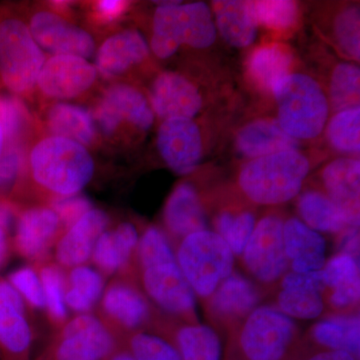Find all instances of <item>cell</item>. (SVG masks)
Segmentation results:
<instances>
[{
    "instance_id": "obj_6",
    "label": "cell",
    "mask_w": 360,
    "mask_h": 360,
    "mask_svg": "<svg viewBox=\"0 0 360 360\" xmlns=\"http://www.w3.org/2000/svg\"><path fill=\"white\" fill-rule=\"evenodd\" d=\"M101 139L116 146L149 131L155 115L148 97L127 82H110L90 108Z\"/></svg>"
},
{
    "instance_id": "obj_2",
    "label": "cell",
    "mask_w": 360,
    "mask_h": 360,
    "mask_svg": "<svg viewBox=\"0 0 360 360\" xmlns=\"http://www.w3.org/2000/svg\"><path fill=\"white\" fill-rule=\"evenodd\" d=\"M309 169L307 156L291 149L248 161L241 168L238 184L257 205H283L298 195Z\"/></svg>"
},
{
    "instance_id": "obj_53",
    "label": "cell",
    "mask_w": 360,
    "mask_h": 360,
    "mask_svg": "<svg viewBox=\"0 0 360 360\" xmlns=\"http://www.w3.org/2000/svg\"><path fill=\"white\" fill-rule=\"evenodd\" d=\"M8 229L0 225V269L6 264L9 252Z\"/></svg>"
},
{
    "instance_id": "obj_37",
    "label": "cell",
    "mask_w": 360,
    "mask_h": 360,
    "mask_svg": "<svg viewBox=\"0 0 360 360\" xmlns=\"http://www.w3.org/2000/svg\"><path fill=\"white\" fill-rule=\"evenodd\" d=\"M255 217L252 212L233 213L224 212L217 217V233L229 246L233 255H241L255 231Z\"/></svg>"
},
{
    "instance_id": "obj_3",
    "label": "cell",
    "mask_w": 360,
    "mask_h": 360,
    "mask_svg": "<svg viewBox=\"0 0 360 360\" xmlns=\"http://www.w3.org/2000/svg\"><path fill=\"white\" fill-rule=\"evenodd\" d=\"M215 39L217 27L205 2H162L156 7L149 47L158 59L172 58L182 45L207 49Z\"/></svg>"
},
{
    "instance_id": "obj_49",
    "label": "cell",
    "mask_w": 360,
    "mask_h": 360,
    "mask_svg": "<svg viewBox=\"0 0 360 360\" xmlns=\"http://www.w3.org/2000/svg\"><path fill=\"white\" fill-rule=\"evenodd\" d=\"M281 286L284 290L312 291L321 293L326 288L322 269L304 274L291 271L283 276Z\"/></svg>"
},
{
    "instance_id": "obj_31",
    "label": "cell",
    "mask_w": 360,
    "mask_h": 360,
    "mask_svg": "<svg viewBox=\"0 0 360 360\" xmlns=\"http://www.w3.org/2000/svg\"><path fill=\"white\" fill-rule=\"evenodd\" d=\"M315 342L329 350H340L357 360L360 354L359 315H338L317 322L311 329Z\"/></svg>"
},
{
    "instance_id": "obj_33",
    "label": "cell",
    "mask_w": 360,
    "mask_h": 360,
    "mask_svg": "<svg viewBox=\"0 0 360 360\" xmlns=\"http://www.w3.org/2000/svg\"><path fill=\"white\" fill-rule=\"evenodd\" d=\"M103 278L98 271L85 265L73 267L68 276L66 307L80 314H86L103 295Z\"/></svg>"
},
{
    "instance_id": "obj_32",
    "label": "cell",
    "mask_w": 360,
    "mask_h": 360,
    "mask_svg": "<svg viewBox=\"0 0 360 360\" xmlns=\"http://www.w3.org/2000/svg\"><path fill=\"white\" fill-rule=\"evenodd\" d=\"M104 312L127 329L141 326L148 319L149 307L141 293L124 283H113L103 293Z\"/></svg>"
},
{
    "instance_id": "obj_38",
    "label": "cell",
    "mask_w": 360,
    "mask_h": 360,
    "mask_svg": "<svg viewBox=\"0 0 360 360\" xmlns=\"http://www.w3.org/2000/svg\"><path fill=\"white\" fill-rule=\"evenodd\" d=\"M248 6L257 25L270 30H288L295 25L298 18L297 6L288 0L248 1Z\"/></svg>"
},
{
    "instance_id": "obj_5",
    "label": "cell",
    "mask_w": 360,
    "mask_h": 360,
    "mask_svg": "<svg viewBox=\"0 0 360 360\" xmlns=\"http://www.w3.org/2000/svg\"><path fill=\"white\" fill-rule=\"evenodd\" d=\"M279 127L296 141H311L323 131L329 116L328 99L316 80L290 73L272 89Z\"/></svg>"
},
{
    "instance_id": "obj_15",
    "label": "cell",
    "mask_w": 360,
    "mask_h": 360,
    "mask_svg": "<svg viewBox=\"0 0 360 360\" xmlns=\"http://www.w3.org/2000/svg\"><path fill=\"white\" fill-rule=\"evenodd\" d=\"M149 103L160 120H193L202 108L200 90L186 77L174 71L156 75L149 91Z\"/></svg>"
},
{
    "instance_id": "obj_36",
    "label": "cell",
    "mask_w": 360,
    "mask_h": 360,
    "mask_svg": "<svg viewBox=\"0 0 360 360\" xmlns=\"http://www.w3.org/2000/svg\"><path fill=\"white\" fill-rule=\"evenodd\" d=\"M360 108L336 112L326 129L330 146L340 153L359 155L360 150Z\"/></svg>"
},
{
    "instance_id": "obj_47",
    "label": "cell",
    "mask_w": 360,
    "mask_h": 360,
    "mask_svg": "<svg viewBox=\"0 0 360 360\" xmlns=\"http://www.w3.org/2000/svg\"><path fill=\"white\" fill-rule=\"evenodd\" d=\"M322 274L326 288L333 290L336 286L359 278V259L347 253H338L324 265Z\"/></svg>"
},
{
    "instance_id": "obj_44",
    "label": "cell",
    "mask_w": 360,
    "mask_h": 360,
    "mask_svg": "<svg viewBox=\"0 0 360 360\" xmlns=\"http://www.w3.org/2000/svg\"><path fill=\"white\" fill-rule=\"evenodd\" d=\"M27 149L6 146L0 158V194H6L18 186L26 174Z\"/></svg>"
},
{
    "instance_id": "obj_26",
    "label": "cell",
    "mask_w": 360,
    "mask_h": 360,
    "mask_svg": "<svg viewBox=\"0 0 360 360\" xmlns=\"http://www.w3.org/2000/svg\"><path fill=\"white\" fill-rule=\"evenodd\" d=\"M0 120L6 136V146L27 149L35 137L44 132L37 115L26 101L11 94H0Z\"/></svg>"
},
{
    "instance_id": "obj_51",
    "label": "cell",
    "mask_w": 360,
    "mask_h": 360,
    "mask_svg": "<svg viewBox=\"0 0 360 360\" xmlns=\"http://www.w3.org/2000/svg\"><path fill=\"white\" fill-rule=\"evenodd\" d=\"M309 360H357L352 354L340 350H326L310 357Z\"/></svg>"
},
{
    "instance_id": "obj_4",
    "label": "cell",
    "mask_w": 360,
    "mask_h": 360,
    "mask_svg": "<svg viewBox=\"0 0 360 360\" xmlns=\"http://www.w3.org/2000/svg\"><path fill=\"white\" fill-rule=\"evenodd\" d=\"M46 58L25 18L14 13L0 18V82L9 94L25 101L34 99Z\"/></svg>"
},
{
    "instance_id": "obj_21",
    "label": "cell",
    "mask_w": 360,
    "mask_h": 360,
    "mask_svg": "<svg viewBox=\"0 0 360 360\" xmlns=\"http://www.w3.org/2000/svg\"><path fill=\"white\" fill-rule=\"evenodd\" d=\"M326 196L359 226L360 163L356 158H340L331 161L322 172Z\"/></svg>"
},
{
    "instance_id": "obj_41",
    "label": "cell",
    "mask_w": 360,
    "mask_h": 360,
    "mask_svg": "<svg viewBox=\"0 0 360 360\" xmlns=\"http://www.w3.org/2000/svg\"><path fill=\"white\" fill-rule=\"evenodd\" d=\"M333 32L336 41L348 58L359 60V11L355 6L342 9L335 18Z\"/></svg>"
},
{
    "instance_id": "obj_22",
    "label": "cell",
    "mask_w": 360,
    "mask_h": 360,
    "mask_svg": "<svg viewBox=\"0 0 360 360\" xmlns=\"http://www.w3.org/2000/svg\"><path fill=\"white\" fill-rule=\"evenodd\" d=\"M283 243L292 271H319L326 265V243L321 233L291 217L283 224Z\"/></svg>"
},
{
    "instance_id": "obj_13",
    "label": "cell",
    "mask_w": 360,
    "mask_h": 360,
    "mask_svg": "<svg viewBox=\"0 0 360 360\" xmlns=\"http://www.w3.org/2000/svg\"><path fill=\"white\" fill-rule=\"evenodd\" d=\"M150 56L146 37L135 28L115 30L97 46L94 66L106 82H124L135 68L144 65Z\"/></svg>"
},
{
    "instance_id": "obj_27",
    "label": "cell",
    "mask_w": 360,
    "mask_h": 360,
    "mask_svg": "<svg viewBox=\"0 0 360 360\" xmlns=\"http://www.w3.org/2000/svg\"><path fill=\"white\" fill-rule=\"evenodd\" d=\"M139 241V232L134 225L123 222L113 231H105L99 236L92 251V259L98 269L113 274L129 262Z\"/></svg>"
},
{
    "instance_id": "obj_25",
    "label": "cell",
    "mask_w": 360,
    "mask_h": 360,
    "mask_svg": "<svg viewBox=\"0 0 360 360\" xmlns=\"http://www.w3.org/2000/svg\"><path fill=\"white\" fill-rule=\"evenodd\" d=\"M215 27L231 46L243 49L255 41L257 23L250 13L248 1L219 0L213 1Z\"/></svg>"
},
{
    "instance_id": "obj_46",
    "label": "cell",
    "mask_w": 360,
    "mask_h": 360,
    "mask_svg": "<svg viewBox=\"0 0 360 360\" xmlns=\"http://www.w3.org/2000/svg\"><path fill=\"white\" fill-rule=\"evenodd\" d=\"M129 7V2L122 0L90 2L86 7L87 20L96 28H113L116 22L122 20Z\"/></svg>"
},
{
    "instance_id": "obj_23",
    "label": "cell",
    "mask_w": 360,
    "mask_h": 360,
    "mask_svg": "<svg viewBox=\"0 0 360 360\" xmlns=\"http://www.w3.org/2000/svg\"><path fill=\"white\" fill-rule=\"evenodd\" d=\"M236 146L241 155L251 160L298 149L300 141L285 134L276 120H258L239 130Z\"/></svg>"
},
{
    "instance_id": "obj_40",
    "label": "cell",
    "mask_w": 360,
    "mask_h": 360,
    "mask_svg": "<svg viewBox=\"0 0 360 360\" xmlns=\"http://www.w3.org/2000/svg\"><path fill=\"white\" fill-rule=\"evenodd\" d=\"M279 310L295 319H314L323 312L324 302L321 292L284 290L278 295Z\"/></svg>"
},
{
    "instance_id": "obj_17",
    "label": "cell",
    "mask_w": 360,
    "mask_h": 360,
    "mask_svg": "<svg viewBox=\"0 0 360 360\" xmlns=\"http://www.w3.org/2000/svg\"><path fill=\"white\" fill-rule=\"evenodd\" d=\"M37 118L44 134L65 137L87 149L97 148L103 141L90 110L78 104H40Z\"/></svg>"
},
{
    "instance_id": "obj_39",
    "label": "cell",
    "mask_w": 360,
    "mask_h": 360,
    "mask_svg": "<svg viewBox=\"0 0 360 360\" xmlns=\"http://www.w3.org/2000/svg\"><path fill=\"white\" fill-rule=\"evenodd\" d=\"M40 281L44 290L45 307L52 319L61 321L68 314L65 304L66 281L65 274L56 265H47L40 270Z\"/></svg>"
},
{
    "instance_id": "obj_50",
    "label": "cell",
    "mask_w": 360,
    "mask_h": 360,
    "mask_svg": "<svg viewBox=\"0 0 360 360\" xmlns=\"http://www.w3.org/2000/svg\"><path fill=\"white\" fill-rule=\"evenodd\" d=\"M360 295V278L348 281L333 288L330 303L338 309H345L356 304Z\"/></svg>"
},
{
    "instance_id": "obj_20",
    "label": "cell",
    "mask_w": 360,
    "mask_h": 360,
    "mask_svg": "<svg viewBox=\"0 0 360 360\" xmlns=\"http://www.w3.org/2000/svg\"><path fill=\"white\" fill-rule=\"evenodd\" d=\"M110 217L98 208H92L68 227L56 245V257L65 267L84 265L91 257L97 239L108 229Z\"/></svg>"
},
{
    "instance_id": "obj_42",
    "label": "cell",
    "mask_w": 360,
    "mask_h": 360,
    "mask_svg": "<svg viewBox=\"0 0 360 360\" xmlns=\"http://www.w3.org/2000/svg\"><path fill=\"white\" fill-rule=\"evenodd\" d=\"M137 248L142 269L163 262H176L167 236L158 227H148L139 241Z\"/></svg>"
},
{
    "instance_id": "obj_24",
    "label": "cell",
    "mask_w": 360,
    "mask_h": 360,
    "mask_svg": "<svg viewBox=\"0 0 360 360\" xmlns=\"http://www.w3.org/2000/svg\"><path fill=\"white\" fill-rule=\"evenodd\" d=\"M163 219L168 231L179 238L205 231V210L191 184L184 182L175 187L165 205Z\"/></svg>"
},
{
    "instance_id": "obj_35",
    "label": "cell",
    "mask_w": 360,
    "mask_h": 360,
    "mask_svg": "<svg viewBox=\"0 0 360 360\" xmlns=\"http://www.w3.org/2000/svg\"><path fill=\"white\" fill-rule=\"evenodd\" d=\"M360 70L352 63H340L331 75L329 106L335 112L359 106Z\"/></svg>"
},
{
    "instance_id": "obj_12",
    "label": "cell",
    "mask_w": 360,
    "mask_h": 360,
    "mask_svg": "<svg viewBox=\"0 0 360 360\" xmlns=\"http://www.w3.org/2000/svg\"><path fill=\"white\" fill-rule=\"evenodd\" d=\"M283 224L276 215L260 219L243 251L246 269L262 283H274L290 265L284 250Z\"/></svg>"
},
{
    "instance_id": "obj_54",
    "label": "cell",
    "mask_w": 360,
    "mask_h": 360,
    "mask_svg": "<svg viewBox=\"0 0 360 360\" xmlns=\"http://www.w3.org/2000/svg\"><path fill=\"white\" fill-rule=\"evenodd\" d=\"M108 360H136L129 352H115Z\"/></svg>"
},
{
    "instance_id": "obj_52",
    "label": "cell",
    "mask_w": 360,
    "mask_h": 360,
    "mask_svg": "<svg viewBox=\"0 0 360 360\" xmlns=\"http://www.w3.org/2000/svg\"><path fill=\"white\" fill-rule=\"evenodd\" d=\"M13 219V208L6 201L0 200V225L8 229Z\"/></svg>"
},
{
    "instance_id": "obj_28",
    "label": "cell",
    "mask_w": 360,
    "mask_h": 360,
    "mask_svg": "<svg viewBox=\"0 0 360 360\" xmlns=\"http://www.w3.org/2000/svg\"><path fill=\"white\" fill-rule=\"evenodd\" d=\"M292 53L283 44H269L258 47L248 60V75L253 84L271 94L281 79L290 75Z\"/></svg>"
},
{
    "instance_id": "obj_48",
    "label": "cell",
    "mask_w": 360,
    "mask_h": 360,
    "mask_svg": "<svg viewBox=\"0 0 360 360\" xmlns=\"http://www.w3.org/2000/svg\"><path fill=\"white\" fill-rule=\"evenodd\" d=\"M51 207L58 214L61 225L68 229L82 219L85 213L92 210L94 206L86 196L75 194L65 198H54Z\"/></svg>"
},
{
    "instance_id": "obj_56",
    "label": "cell",
    "mask_w": 360,
    "mask_h": 360,
    "mask_svg": "<svg viewBox=\"0 0 360 360\" xmlns=\"http://www.w3.org/2000/svg\"><path fill=\"white\" fill-rule=\"evenodd\" d=\"M0 360H6L4 359V355H2L1 352H0Z\"/></svg>"
},
{
    "instance_id": "obj_14",
    "label": "cell",
    "mask_w": 360,
    "mask_h": 360,
    "mask_svg": "<svg viewBox=\"0 0 360 360\" xmlns=\"http://www.w3.org/2000/svg\"><path fill=\"white\" fill-rule=\"evenodd\" d=\"M156 144L165 165L176 174H191L203 153L200 127L189 118H169L158 127Z\"/></svg>"
},
{
    "instance_id": "obj_7",
    "label": "cell",
    "mask_w": 360,
    "mask_h": 360,
    "mask_svg": "<svg viewBox=\"0 0 360 360\" xmlns=\"http://www.w3.org/2000/svg\"><path fill=\"white\" fill-rule=\"evenodd\" d=\"M176 262L193 292L208 297L233 274L234 255L217 232L207 229L182 239Z\"/></svg>"
},
{
    "instance_id": "obj_29",
    "label": "cell",
    "mask_w": 360,
    "mask_h": 360,
    "mask_svg": "<svg viewBox=\"0 0 360 360\" xmlns=\"http://www.w3.org/2000/svg\"><path fill=\"white\" fill-rule=\"evenodd\" d=\"M259 302L257 288L245 277L232 274L213 292L212 309L219 316L241 319L248 316Z\"/></svg>"
},
{
    "instance_id": "obj_9",
    "label": "cell",
    "mask_w": 360,
    "mask_h": 360,
    "mask_svg": "<svg viewBox=\"0 0 360 360\" xmlns=\"http://www.w3.org/2000/svg\"><path fill=\"white\" fill-rule=\"evenodd\" d=\"M295 335L290 317L274 307H262L248 315L239 345L248 360H283Z\"/></svg>"
},
{
    "instance_id": "obj_8",
    "label": "cell",
    "mask_w": 360,
    "mask_h": 360,
    "mask_svg": "<svg viewBox=\"0 0 360 360\" xmlns=\"http://www.w3.org/2000/svg\"><path fill=\"white\" fill-rule=\"evenodd\" d=\"M98 80L96 66L87 59L51 56L40 71L35 96H39L40 104L82 99L96 89Z\"/></svg>"
},
{
    "instance_id": "obj_45",
    "label": "cell",
    "mask_w": 360,
    "mask_h": 360,
    "mask_svg": "<svg viewBox=\"0 0 360 360\" xmlns=\"http://www.w3.org/2000/svg\"><path fill=\"white\" fill-rule=\"evenodd\" d=\"M7 281L30 307L35 309L45 307L41 281L39 274L32 267L25 266L14 270L9 274Z\"/></svg>"
},
{
    "instance_id": "obj_11",
    "label": "cell",
    "mask_w": 360,
    "mask_h": 360,
    "mask_svg": "<svg viewBox=\"0 0 360 360\" xmlns=\"http://www.w3.org/2000/svg\"><path fill=\"white\" fill-rule=\"evenodd\" d=\"M115 352L110 329L94 315L84 314L63 328L47 360H108Z\"/></svg>"
},
{
    "instance_id": "obj_19",
    "label": "cell",
    "mask_w": 360,
    "mask_h": 360,
    "mask_svg": "<svg viewBox=\"0 0 360 360\" xmlns=\"http://www.w3.org/2000/svg\"><path fill=\"white\" fill-rule=\"evenodd\" d=\"M61 226L58 214L51 206L26 208L20 213L16 222V250L28 259L44 257Z\"/></svg>"
},
{
    "instance_id": "obj_1",
    "label": "cell",
    "mask_w": 360,
    "mask_h": 360,
    "mask_svg": "<svg viewBox=\"0 0 360 360\" xmlns=\"http://www.w3.org/2000/svg\"><path fill=\"white\" fill-rule=\"evenodd\" d=\"M25 168L35 186L59 198L79 194L91 181L96 162L82 144L42 132L28 146Z\"/></svg>"
},
{
    "instance_id": "obj_16",
    "label": "cell",
    "mask_w": 360,
    "mask_h": 360,
    "mask_svg": "<svg viewBox=\"0 0 360 360\" xmlns=\"http://www.w3.org/2000/svg\"><path fill=\"white\" fill-rule=\"evenodd\" d=\"M32 345L25 302L8 281L0 279V352L6 360H28Z\"/></svg>"
},
{
    "instance_id": "obj_18",
    "label": "cell",
    "mask_w": 360,
    "mask_h": 360,
    "mask_svg": "<svg viewBox=\"0 0 360 360\" xmlns=\"http://www.w3.org/2000/svg\"><path fill=\"white\" fill-rule=\"evenodd\" d=\"M142 281L148 295L161 309L176 315L193 314L195 293L177 262H163L143 269Z\"/></svg>"
},
{
    "instance_id": "obj_43",
    "label": "cell",
    "mask_w": 360,
    "mask_h": 360,
    "mask_svg": "<svg viewBox=\"0 0 360 360\" xmlns=\"http://www.w3.org/2000/svg\"><path fill=\"white\" fill-rule=\"evenodd\" d=\"M129 352L136 360H181L179 350L172 343L149 333L132 336Z\"/></svg>"
},
{
    "instance_id": "obj_10",
    "label": "cell",
    "mask_w": 360,
    "mask_h": 360,
    "mask_svg": "<svg viewBox=\"0 0 360 360\" xmlns=\"http://www.w3.org/2000/svg\"><path fill=\"white\" fill-rule=\"evenodd\" d=\"M28 28L42 51L51 56H75L94 58L97 44L89 30L77 25L46 6L32 9L28 15Z\"/></svg>"
},
{
    "instance_id": "obj_55",
    "label": "cell",
    "mask_w": 360,
    "mask_h": 360,
    "mask_svg": "<svg viewBox=\"0 0 360 360\" xmlns=\"http://www.w3.org/2000/svg\"><path fill=\"white\" fill-rule=\"evenodd\" d=\"M4 148H6V136H4V127L0 120V158L4 155Z\"/></svg>"
},
{
    "instance_id": "obj_30",
    "label": "cell",
    "mask_w": 360,
    "mask_h": 360,
    "mask_svg": "<svg viewBox=\"0 0 360 360\" xmlns=\"http://www.w3.org/2000/svg\"><path fill=\"white\" fill-rule=\"evenodd\" d=\"M297 210L302 221L316 232L343 233L354 226L340 208L326 194L319 191H307L300 195Z\"/></svg>"
},
{
    "instance_id": "obj_34",
    "label": "cell",
    "mask_w": 360,
    "mask_h": 360,
    "mask_svg": "<svg viewBox=\"0 0 360 360\" xmlns=\"http://www.w3.org/2000/svg\"><path fill=\"white\" fill-rule=\"evenodd\" d=\"M176 342L181 360H220L221 357V342L210 326H184L177 333Z\"/></svg>"
}]
</instances>
